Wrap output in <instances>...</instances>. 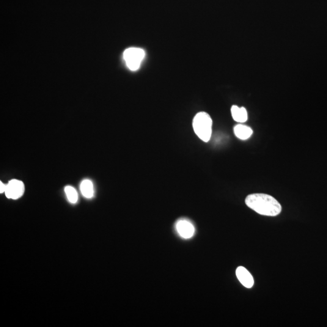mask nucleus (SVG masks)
Segmentation results:
<instances>
[{"label":"nucleus","mask_w":327,"mask_h":327,"mask_svg":"<svg viewBox=\"0 0 327 327\" xmlns=\"http://www.w3.org/2000/svg\"><path fill=\"white\" fill-rule=\"evenodd\" d=\"M176 229L181 237L189 239L193 237L195 229L193 224L189 220L182 219L179 220L176 224Z\"/></svg>","instance_id":"obj_5"},{"label":"nucleus","mask_w":327,"mask_h":327,"mask_svg":"<svg viewBox=\"0 0 327 327\" xmlns=\"http://www.w3.org/2000/svg\"><path fill=\"white\" fill-rule=\"evenodd\" d=\"M231 113L233 120L236 122L243 123L248 120V114L246 109L244 107L239 108L237 106H233L231 109Z\"/></svg>","instance_id":"obj_7"},{"label":"nucleus","mask_w":327,"mask_h":327,"mask_svg":"<svg viewBox=\"0 0 327 327\" xmlns=\"http://www.w3.org/2000/svg\"><path fill=\"white\" fill-rule=\"evenodd\" d=\"M145 56L143 49L138 48H131L124 52L123 58L126 65L131 71L139 69L142 60Z\"/></svg>","instance_id":"obj_3"},{"label":"nucleus","mask_w":327,"mask_h":327,"mask_svg":"<svg viewBox=\"0 0 327 327\" xmlns=\"http://www.w3.org/2000/svg\"><path fill=\"white\" fill-rule=\"evenodd\" d=\"M246 204L251 209L261 215L276 216L282 211V206L270 195L264 194H254L248 195Z\"/></svg>","instance_id":"obj_1"},{"label":"nucleus","mask_w":327,"mask_h":327,"mask_svg":"<svg viewBox=\"0 0 327 327\" xmlns=\"http://www.w3.org/2000/svg\"><path fill=\"white\" fill-rule=\"evenodd\" d=\"M5 189H6V185H5L2 182H0V193H5Z\"/></svg>","instance_id":"obj_11"},{"label":"nucleus","mask_w":327,"mask_h":327,"mask_svg":"<svg viewBox=\"0 0 327 327\" xmlns=\"http://www.w3.org/2000/svg\"><path fill=\"white\" fill-rule=\"evenodd\" d=\"M24 192V185L21 181L12 180L6 185L5 196L9 199H17L23 196Z\"/></svg>","instance_id":"obj_4"},{"label":"nucleus","mask_w":327,"mask_h":327,"mask_svg":"<svg viewBox=\"0 0 327 327\" xmlns=\"http://www.w3.org/2000/svg\"><path fill=\"white\" fill-rule=\"evenodd\" d=\"M234 133L238 138L246 140L251 138L253 134V130L249 126L243 125H238L234 128Z\"/></svg>","instance_id":"obj_8"},{"label":"nucleus","mask_w":327,"mask_h":327,"mask_svg":"<svg viewBox=\"0 0 327 327\" xmlns=\"http://www.w3.org/2000/svg\"><path fill=\"white\" fill-rule=\"evenodd\" d=\"M65 191L69 202L75 204L78 200V194H77L76 190L72 187L67 186L65 187Z\"/></svg>","instance_id":"obj_10"},{"label":"nucleus","mask_w":327,"mask_h":327,"mask_svg":"<svg viewBox=\"0 0 327 327\" xmlns=\"http://www.w3.org/2000/svg\"><path fill=\"white\" fill-rule=\"evenodd\" d=\"M236 276L244 287L251 288L254 284V277L244 266H239L236 271Z\"/></svg>","instance_id":"obj_6"},{"label":"nucleus","mask_w":327,"mask_h":327,"mask_svg":"<svg viewBox=\"0 0 327 327\" xmlns=\"http://www.w3.org/2000/svg\"><path fill=\"white\" fill-rule=\"evenodd\" d=\"M213 121L207 113H198L194 118L193 128L195 133L202 141H210L212 134Z\"/></svg>","instance_id":"obj_2"},{"label":"nucleus","mask_w":327,"mask_h":327,"mask_svg":"<svg viewBox=\"0 0 327 327\" xmlns=\"http://www.w3.org/2000/svg\"><path fill=\"white\" fill-rule=\"evenodd\" d=\"M80 190L82 195L86 198H91L93 197L94 190L91 181L89 180L82 181L80 185Z\"/></svg>","instance_id":"obj_9"}]
</instances>
